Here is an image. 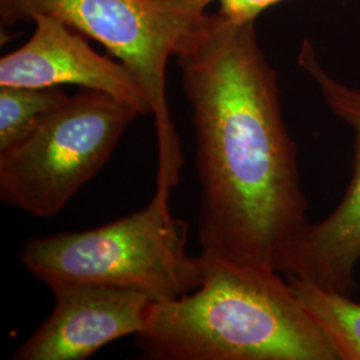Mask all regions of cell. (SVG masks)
Returning <instances> with one entry per match:
<instances>
[{
	"label": "cell",
	"instance_id": "6da1fadb",
	"mask_svg": "<svg viewBox=\"0 0 360 360\" xmlns=\"http://www.w3.org/2000/svg\"><path fill=\"white\" fill-rule=\"evenodd\" d=\"M174 56L193 108L202 257L287 274L312 221L255 20L207 13Z\"/></svg>",
	"mask_w": 360,
	"mask_h": 360
},
{
	"label": "cell",
	"instance_id": "7a4b0ae2",
	"mask_svg": "<svg viewBox=\"0 0 360 360\" xmlns=\"http://www.w3.org/2000/svg\"><path fill=\"white\" fill-rule=\"evenodd\" d=\"M205 259V257H203ZM190 294L154 302L136 343L153 360H338L282 272L205 259Z\"/></svg>",
	"mask_w": 360,
	"mask_h": 360
},
{
	"label": "cell",
	"instance_id": "3957f363",
	"mask_svg": "<svg viewBox=\"0 0 360 360\" xmlns=\"http://www.w3.org/2000/svg\"><path fill=\"white\" fill-rule=\"evenodd\" d=\"M155 191L141 211L87 231L37 238L22 252L26 270L50 287L92 283L132 288L155 302L176 299L205 279L206 262L187 251L188 224Z\"/></svg>",
	"mask_w": 360,
	"mask_h": 360
},
{
	"label": "cell",
	"instance_id": "277c9868",
	"mask_svg": "<svg viewBox=\"0 0 360 360\" xmlns=\"http://www.w3.org/2000/svg\"><path fill=\"white\" fill-rule=\"evenodd\" d=\"M214 0H0L3 25L51 15L83 37L102 44L126 65L146 92L155 117L158 141L156 191L178 186L183 156L169 114L167 65L180 43Z\"/></svg>",
	"mask_w": 360,
	"mask_h": 360
},
{
	"label": "cell",
	"instance_id": "5b68a950",
	"mask_svg": "<svg viewBox=\"0 0 360 360\" xmlns=\"http://www.w3.org/2000/svg\"><path fill=\"white\" fill-rule=\"evenodd\" d=\"M101 91L68 96L27 135L0 150V199L37 218H52L110 159L136 116Z\"/></svg>",
	"mask_w": 360,
	"mask_h": 360
},
{
	"label": "cell",
	"instance_id": "8992f818",
	"mask_svg": "<svg viewBox=\"0 0 360 360\" xmlns=\"http://www.w3.org/2000/svg\"><path fill=\"white\" fill-rule=\"evenodd\" d=\"M297 63L315 82L331 112L354 131L355 158L342 200L328 217L311 223L285 275L351 295L360 264V87L335 79L307 40L302 44Z\"/></svg>",
	"mask_w": 360,
	"mask_h": 360
},
{
	"label": "cell",
	"instance_id": "52a82bcc",
	"mask_svg": "<svg viewBox=\"0 0 360 360\" xmlns=\"http://www.w3.org/2000/svg\"><path fill=\"white\" fill-rule=\"evenodd\" d=\"M50 316L15 349V360H83L101 348L144 328L155 300L146 292L115 285H50Z\"/></svg>",
	"mask_w": 360,
	"mask_h": 360
},
{
	"label": "cell",
	"instance_id": "ba28073f",
	"mask_svg": "<svg viewBox=\"0 0 360 360\" xmlns=\"http://www.w3.org/2000/svg\"><path fill=\"white\" fill-rule=\"evenodd\" d=\"M32 37L0 59V86L63 87L77 86L122 99L141 115L151 114V104L129 68L111 55L95 51L86 37L51 15L37 13Z\"/></svg>",
	"mask_w": 360,
	"mask_h": 360
},
{
	"label": "cell",
	"instance_id": "9c48e42d",
	"mask_svg": "<svg viewBox=\"0 0 360 360\" xmlns=\"http://www.w3.org/2000/svg\"><path fill=\"white\" fill-rule=\"evenodd\" d=\"M296 295L318 324L338 360H360V302L349 294L288 276Z\"/></svg>",
	"mask_w": 360,
	"mask_h": 360
},
{
	"label": "cell",
	"instance_id": "30bf717a",
	"mask_svg": "<svg viewBox=\"0 0 360 360\" xmlns=\"http://www.w3.org/2000/svg\"><path fill=\"white\" fill-rule=\"evenodd\" d=\"M67 99L62 87L0 86V150L22 139Z\"/></svg>",
	"mask_w": 360,
	"mask_h": 360
},
{
	"label": "cell",
	"instance_id": "8fae6325",
	"mask_svg": "<svg viewBox=\"0 0 360 360\" xmlns=\"http://www.w3.org/2000/svg\"><path fill=\"white\" fill-rule=\"evenodd\" d=\"M218 1L219 11L235 19L250 20L257 19V15L271 6H275L283 0H214Z\"/></svg>",
	"mask_w": 360,
	"mask_h": 360
}]
</instances>
